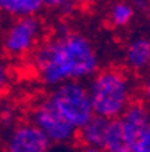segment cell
<instances>
[{"mask_svg": "<svg viewBox=\"0 0 150 152\" xmlns=\"http://www.w3.org/2000/svg\"><path fill=\"white\" fill-rule=\"evenodd\" d=\"M6 152H50L51 142L33 122H18L4 134Z\"/></svg>", "mask_w": 150, "mask_h": 152, "instance_id": "obj_6", "label": "cell"}, {"mask_svg": "<svg viewBox=\"0 0 150 152\" xmlns=\"http://www.w3.org/2000/svg\"><path fill=\"white\" fill-rule=\"evenodd\" d=\"M130 152H150V126L131 144Z\"/></svg>", "mask_w": 150, "mask_h": 152, "instance_id": "obj_14", "label": "cell"}, {"mask_svg": "<svg viewBox=\"0 0 150 152\" xmlns=\"http://www.w3.org/2000/svg\"><path fill=\"white\" fill-rule=\"evenodd\" d=\"M78 152H104L101 148H92V147H83Z\"/></svg>", "mask_w": 150, "mask_h": 152, "instance_id": "obj_18", "label": "cell"}, {"mask_svg": "<svg viewBox=\"0 0 150 152\" xmlns=\"http://www.w3.org/2000/svg\"><path fill=\"white\" fill-rule=\"evenodd\" d=\"M11 80V69L7 63L6 57L0 56V94L4 92V90L8 87Z\"/></svg>", "mask_w": 150, "mask_h": 152, "instance_id": "obj_15", "label": "cell"}, {"mask_svg": "<svg viewBox=\"0 0 150 152\" xmlns=\"http://www.w3.org/2000/svg\"><path fill=\"white\" fill-rule=\"evenodd\" d=\"M145 14H146V18H147V22L150 25V0H147V4H146V8H145Z\"/></svg>", "mask_w": 150, "mask_h": 152, "instance_id": "obj_19", "label": "cell"}, {"mask_svg": "<svg viewBox=\"0 0 150 152\" xmlns=\"http://www.w3.org/2000/svg\"><path fill=\"white\" fill-rule=\"evenodd\" d=\"M42 10V0H0V14L12 19L39 15Z\"/></svg>", "mask_w": 150, "mask_h": 152, "instance_id": "obj_11", "label": "cell"}, {"mask_svg": "<svg viewBox=\"0 0 150 152\" xmlns=\"http://www.w3.org/2000/svg\"><path fill=\"white\" fill-rule=\"evenodd\" d=\"M123 152H130V151H123Z\"/></svg>", "mask_w": 150, "mask_h": 152, "instance_id": "obj_21", "label": "cell"}, {"mask_svg": "<svg viewBox=\"0 0 150 152\" xmlns=\"http://www.w3.org/2000/svg\"><path fill=\"white\" fill-rule=\"evenodd\" d=\"M30 61L37 79L50 88L65 82L85 83L101 68L91 38L69 27L43 39L31 53Z\"/></svg>", "mask_w": 150, "mask_h": 152, "instance_id": "obj_1", "label": "cell"}, {"mask_svg": "<svg viewBox=\"0 0 150 152\" xmlns=\"http://www.w3.org/2000/svg\"><path fill=\"white\" fill-rule=\"evenodd\" d=\"M137 10L130 0H115L108 8L107 19L114 28H126L133 23Z\"/></svg>", "mask_w": 150, "mask_h": 152, "instance_id": "obj_10", "label": "cell"}, {"mask_svg": "<svg viewBox=\"0 0 150 152\" xmlns=\"http://www.w3.org/2000/svg\"><path fill=\"white\" fill-rule=\"evenodd\" d=\"M42 6L47 11H56L65 15L76 10V7L70 3V0H42Z\"/></svg>", "mask_w": 150, "mask_h": 152, "instance_id": "obj_13", "label": "cell"}, {"mask_svg": "<svg viewBox=\"0 0 150 152\" xmlns=\"http://www.w3.org/2000/svg\"><path fill=\"white\" fill-rule=\"evenodd\" d=\"M109 121L111 120L99 117V115H93L84 126L80 128L77 132V139L83 142V147H92V148L103 149Z\"/></svg>", "mask_w": 150, "mask_h": 152, "instance_id": "obj_9", "label": "cell"}, {"mask_svg": "<svg viewBox=\"0 0 150 152\" xmlns=\"http://www.w3.org/2000/svg\"><path fill=\"white\" fill-rule=\"evenodd\" d=\"M45 26L39 15H28L12 19L1 38L4 56L12 58L30 57L43 41Z\"/></svg>", "mask_w": 150, "mask_h": 152, "instance_id": "obj_4", "label": "cell"}, {"mask_svg": "<svg viewBox=\"0 0 150 152\" xmlns=\"http://www.w3.org/2000/svg\"><path fill=\"white\" fill-rule=\"evenodd\" d=\"M47 99L77 130L95 115L84 82L61 83L50 90Z\"/></svg>", "mask_w": 150, "mask_h": 152, "instance_id": "obj_3", "label": "cell"}, {"mask_svg": "<svg viewBox=\"0 0 150 152\" xmlns=\"http://www.w3.org/2000/svg\"><path fill=\"white\" fill-rule=\"evenodd\" d=\"M142 96H143V103L150 109V71L146 73V77L142 84Z\"/></svg>", "mask_w": 150, "mask_h": 152, "instance_id": "obj_16", "label": "cell"}, {"mask_svg": "<svg viewBox=\"0 0 150 152\" xmlns=\"http://www.w3.org/2000/svg\"><path fill=\"white\" fill-rule=\"evenodd\" d=\"M93 114L118 120L134 102L135 87L130 73L119 66L100 68L87 83Z\"/></svg>", "mask_w": 150, "mask_h": 152, "instance_id": "obj_2", "label": "cell"}, {"mask_svg": "<svg viewBox=\"0 0 150 152\" xmlns=\"http://www.w3.org/2000/svg\"><path fill=\"white\" fill-rule=\"evenodd\" d=\"M70 3L76 8H83V7H89L92 3H95V0H70Z\"/></svg>", "mask_w": 150, "mask_h": 152, "instance_id": "obj_17", "label": "cell"}, {"mask_svg": "<svg viewBox=\"0 0 150 152\" xmlns=\"http://www.w3.org/2000/svg\"><path fill=\"white\" fill-rule=\"evenodd\" d=\"M128 149L131 144L150 126V109L143 102L134 101L118 118Z\"/></svg>", "mask_w": 150, "mask_h": 152, "instance_id": "obj_7", "label": "cell"}, {"mask_svg": "<svg viewBox=\"0 0 150 152\" xmlns=\"http://www.w3.org/2000/svg\"><path fill=\"white\" fill-rule=\"evenodd\" d=\"M30 122L49 139L51 145H69L77 139L78 130L54 107L47 96L34 104L30 113Z\"/></svg>", "mask_w": 150, "mask_h": 152, "instance_id": "obj_5", "label": "cell"}, {"mask_svg": "<svg viewBox=\"0 0 150 152\" xmlns=\"http://www.w3.org/2000/svg\"><path fill=\"white\" fill-rule=\"evenodd\" d=\"M103 151L104 152H123V151H130L125 141L122 129L119 125L118 120H111L108 125V130L106 134V140L103 144Z\"/></svg>", "mask_w": 150, "mask_h": 152, "instance_id": "obj_12", "label": "cell"}, {"mask_svg": "<svg viewBox=\"0 0 150 152\" xmlns=\"http://www.w3.org/2000/svg\"><path fill=\"white\" fill-rule=\"evenodd\" d=\"M123 63L127 72L143 75L150 71V37L135 35L126 44Z\"/></svg>", "mask_w": 150, "mask_h": 152, "instance_id": "obj_8", "label": "cell"}, {"mask_svg": "<svg viewBox=\"0 0 150 152\" xmlns=\"http://www.w3.org/2000/svg\"><path fill=\"white\" fill-rule=\"evenodd\" d=\"M0 152H6V149H4L3 147H0Z\"/></svg>", "mask_w": 150, "mask_h": 152, "instance_id": "obj_20", "label": "cell"}]
</instances>
